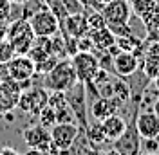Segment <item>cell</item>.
Wrapping results in <instances>:
<instances>
[{
    "label": "cell",
    "mask_w": 159,
    "mask_h": 155,
    "mask_svg": "<svg viewBox=\"0 0 159 155\" xmlns=\"http://www.w3.org/2000/svg\"><path fill=\"white\" fill-rule=\"evenodd\" d=\"M139 132L138 128H136V123H132V125H127V130L123 132V135L116 139L114 143H116V152L121 155H139Z\"/></svg>",
    "instance_id": "7c38bea8"
},
{
    "label": "cell",
    "mask_w": 159,
    "mask_h": 155,
    "mask_svg": "<svg viewBox=\"0 0 159 155\" xmlns=\"http://www.w3.org/2000/svg\"><path fill=\"white\" fill-rule=\"evenodd\" d=\"M63 29L70 38H81L89 33V22H87V15L85 13H74V15H67L65 20L61 22Z\"/></svg>",
    "instance_id": "5bb4252c"
},
{
    "label": "cell",
    "mask_w": 159,
    "mask_h": 155,
    "mask_svg": "<svg viewBox=\"0 0 159 155\" xmlns=\"http://www.w3.org/2000/svg\"><path fill=\"white\" fill-rule=\"evenodd\" d=\"M143 52L147 60H159V40H152Z\"/></svg>",
    "instance_id": "f1b7e54d"
},
{
    "label": "cell",
    "mask_w": 159,
    "mask_h": 155,
    "mask_svg": "<svg viewBox=\"0 0 159 155\" xmlns=\"http://www.w3.org/2000/svg\"><path fill=\"white\" fill-rule=\"evenodd\" d=\"M22 94V87L20 81L13 79V78H4L0 79V116L13 112L18 107V99Z\"/></svg>",
    "instance_id": "8992f818"
},
{
    "label": "cell",
    "mask_w": 159,
    "mask_h": 155,
    "mask_svg": "<svg viewBox=\"0 0 159 155\" xmlns=\"http://www.w3.org/2000/svg\"><path fill=\"white\" fill-rule=\"evenodd\" d=\"M74 121V112H70V105L56 110V123H72Z\"/></svg>",
    "instance_id": "4316f807"
},
{
    "label": "cell",
    "mask_w": 159,
    "mask_h": 155,
    "mask_svg": "<svg viewBox=\"0 0 159 155\" xmlns=\"http://www.w3.org/2000/svg\"><path fill=\"white\" fill-rule=\"evenodd\" d=\"M38 117H40V125H43L45 128H51V126L56 125V110L51 107V105L42 108V112L38 114Z\"/></svg>",
    "instance_id": "ffe728a7"
},
{
    "label": "cell",
    "mask_w": 159,
    "mask_h": 155,
    "mask_svg": "<svg viewBox=\"0 0 159 155\" xmlns=\"http://www.w3.org/2000/svg\"><path fill=\"white\" fill-rule=\"evenodd\" d=\"M139 67V58L134 52L121 51L119 54L112 56V70L119 76H132Z\"/></svg>",
    "instance_id": "4fadbf2b"
},
{
    "label": "cell",
    "mask_w": 159,
    "mask_h": 155,
    "mask_svg": "<svg viewBox=\"0 0 159 155\" xmlns=\"http://www.w3.org/2000/svg\"><path fill=\"white\" fill-rule=\"evenodd\" d=\"M103 16L107 20V25L112 24H129L132 15V6L129 0H110L103 6Z\"/></svg>",
    "instance_id": "30bf717a"
},
{
    "label": "cell",
    "mask_w": 159,
    "mask_h": 155,
    "mask_svg": "<svg viewBox=\"0 0 159 155\" xmlns=\"http://www.w3.org/2000/svg\"><path fill=\"white\" fill-rule=\"evenodd\" d=\"M87 36L92 42V47L99 51V52H107L114 43H116V34L105 25V27H99V29H89Z\"/></svg>",
    "instance_id": "2e32d148"
},
{
    "label": "cell",
    "mask_w": 159,
    "mask_h": 155,
    "mask_svg": "<svg viewBox=\"0 0 159 155\" xmlns=\"http://www.w3.org/2000/svg\"><path fill=\"white\" fill-rule=\"evenodd\" d=\"M6 36H7V24L6 22H0V42L6 40Z\"/></svg>",
    "instance_id": "836d02e7"
},
{
    "label": "cell",
    "mask_w": 159,
    "mask_h": 155,
    "mask_svg": "<svg viewBox=\"0 0 159 155\" xmlns=\"http://www.w3.org/2000/svg\"><path fill=\"white\" fill-rule=\"evenodd\" d=\"M157 4H159V0H130L132 13H134L141 22H145V20L154 13V9L157 7Z\"/></svg>",
    "instance_id": "ac0fdd59"
},
{
    "label": "cell",
    "mask_w": 159,
    "mask_h": 155,
    "mask_svg": "<svg viewBox=\"0 0 159 155\" xmlns=\"http://www.w3.org/2000/svg\"><path fill=\"white\" fill-rule=\"evenodd\" d=\"M114 34H116V38H121V36H129L132 34V29H130L129 24H112V25H107Z\"/></svg>",
    "instance_id": "83f0119b"
},
{
    "label": "cell",
    "mask_w": 159,
    "mask_h": 155,
    "mask_svg": "<svg viewBox=\"0 0 159 155\" xmlns=\"http://www.w3.org/2000/svg\"><path fill=\"white\" fill-rule=\"evenodd\" d=\"M0 155H16V152H13V150H4V152H0Z\"/></svg>",
    "instance_id": "8d00e7d4"
},
{
    "label": "cell",
    "mask_w": 159,
    "mask_h": 155,
    "mask_svg": "<svg viewBox=\"0 0 159 155\" xmlns=\"http://www.w3.org/2000/svg\"><path fill=\"white\" fill-rule=\"evenodd\" d=\"M154 85H156V88H157V92H159V74L154 78Z\"/></svg>",
    "instance_id": "74e56055"
},
{
    "label": "cell",
    "mask_w": 159,
    "mask_h": 155,
    "mask_svg": "<svg viewBox=\"0 0 159 155\" xmlns=\"http://www.w3.org/2000/svg\"><path fill=\"white\" fill-rule=\"evenodd\" d=\"M72 67L76 70V78L80 83L92 81L96 72L99 70V60L92 54V51H78L72 58Z\"/></svg>",
    "instance_id": "5b68a950"
},
{
    "label": "cell",
    "mask_w": 159,
    "mask_h": 155,
    "mask_svg": "<svg viewBox=\"0 0 159 155\" xmlns=\"http://www.w3.org/2000/svg\"><path fill=\"white\" fill-rule=\"evenodd\" d=\"M7 42H9L16 54H27L29 49L34 45L36 36L31 29V24L27 20H15L7 25Z\"/></svg>",
    "instance_id": "7a4b0ae2"
},
{
    "label": "cell",
    "mask_w": 159,
    "mask_h": 155,
    "mask_svg": "<svg viewBox=\"0 0 159 155\" xmlns=\"http://www.w3.org/2000/svg\"><path fill=\"white\" fill-rule=\"evenodd\" d=\"M145 152L147 153H159V139H145Z\"/></svg>",
    "instance_id": "4dcf8cb0"
},
{
    "label": "cell",
    "mask_w": 159,
    "mask_h": 155,
    "mask_svg": "<svg viewBox=\"0 0 159 155\" xmlns=\"http://www.w3.org/2000/svg\"><path fill=\"white\" fill-rule=\"evenodd\" d=\"M11 2H15V4H27L29 0H11Z\"/></svg>",
    "instance_id": "f35d334b"
},
{
    "label": "cell",
    "mask_w": 159,
    "mask_h": 155,
    "mask_svg": "<svg viewBox=\"0 0 159 155\" xmlns=\"http://www.w3.org/2000/svg\"><path fill=\"white\" fill-rule=\"evenodd\" d=\"M47 105H49V90L42 87H29L22 90L18 99V108L31 116H38L42 108Z\"/></svg>",
    "instance_id": "277c9868"
},
{
    "label": "cell",
    "mask_w": 159,
    "mask_h": 155,
    "mask_svg": "<svg viewBox=\"0 0 159 155\" xmlns=\"http://www.w3.org/2000/svg\"><path fill=\"white\" fill-rule=\"evenodd\" d=\"M101 123V128H103V134L107 137V141H116L119 137L123 135V132L127 130V123H125V119L119 116H110L107 119H103V121H99Z\"/></svg>",
    "instance_id": "e0dca14e"
},
{
    "label": "cell",
    "mask_w": 159,
    "mask_h": 155,
    "mask_svg": "<svg viewBox=\"0 0 159 155\" xmlns=\"http://www.w3.org/2000/svg\"><path fill=\"white\" fill-rule=\"evenodd\" d=\"M152 110H154V112L159 116V96L154 99V103H152Z\"/></svg>",
    "instance_id": "d590c367"
},
{
    "label": "cell",
    "mask_w": 159,
    "mask_h": 155,
    "mask_svg": "<svg viewBox=\"0 0 159 155\" xmlns=\"http://www.w3.org/2000/svg\"><path fill=\"white\" fill-rule=\"evenodd\" d=\"M143 70L148 79H154V78L159 74V60H147L143 61Z\"/></svg>",
    "instance_id": "d4e9b609"
},
{
    "label": "cell",
    "mask_w": 159,
    "mask_h": 155,
    "mask_svg": "<svg viewBox=\"0 0 159 155\" xmlns=\"http://www.w3.org/2000/svg\"><path fill=\"white\" fill-rule=\"evenodd\" d=\"M6 70H7V76L13 78V79L27 81L36 74V63L27 54H15L6 63Z\"/></svg>",
    "instance_id": "ba28073f"
},
{
    "label": "cell",
    "mask_w": 159,
    "mask_h": 155,
    "mask_svg": "<svg viewBox=\"0 0 159 155\" xmlns=\"http://www.w3.org/2000/svg\"><path fill=\"white\" fill-rule=\"evenodd\" d=\"M11 7H13L11 0H0V22H7L9 20Z\"/></svg>",
    "instance_id": "f546056e"
},
{
    "label": "cell",
    "mask_w": 159,
    "mask_h": 155,
    "mask_svg": "<svg viewBox=\"0 0 159 155\" xmlns=\"http://www.w3.org/2000/svg\"><path fill=\"white\" fill-rule=\"evenodd\" d=\"M24 141L27 143L29 148H38L43 153L47 155L51 152H58L52 146V139H51V132L43 125L29 126L24 130Z\"/></svg>",
    "instance_id": "9c48e42d"
},
{
    "label": "cell",
    "mask_w": 159,
    "mask_h": 155,
    "mask_svg": "<svg viewBox=\"0 0 159 155\" xmlns=\"http://www.w3.org/2000/svg\"><path fill=\"white\" fill-rule=\"evenodd\" d=\"M15 54H16V52H15L13 45L7 42V38L2 40V42H0V65H6Z\"/></svg>",
    "instance_id": "603a6c76"
},
{
    "label": "cell",
    "mask_w": 159,
    "mask_h": 155,
    "mask_svg": "<svg viewBox=\"0 0 159 155\" xmlns=\"http://www.w3.org/2000/svg\"><path fill=\"white\" fill-rule=\"evenodd\" d=\"M136 128L141 139H156L159 137V116L154 110H141L136 117Z\"/></svg>",
    "instance_id": "8fae6325"
},
{
    "label": "cell",
    "mask_w": 159,
    "mask_h": 155,
    "mask_svg": "<svg viewBox=\"0 0 159 155\" xmlns=\"http://www.w3.org/2000/svg\"><path fill=\"white\" fill-rule=\"evenodd\" d=\"M76 83H78V78L70 60H58V63L45 74V88L49 92L52 90L67 92L72 87H76Z\"/></svg>",
    "instance_id": "6da1fadb"
},
{
    "label": "cell",
    "mask_w": 159,
    "mask_h": 155,
    "mask_svg": "<svg viewBox=\"0 0 159 155\" xmlns=\"http://www.w3.org/2000/svg\"><path fill=\"white\" fill-rule=\"evenodd\" d=\"M31 29L34 33L36 38H43V36H54L60 29V18L54 15V11L49 7H42L38 9L33 16L29 18Z\"/></svg>",
    "instance_id": "3957f363"
},
{
    "label": "cell",
    "mask_w": 159,
    "mask_h": 155,
    "mask_svg": "<svg viewBox=\"0 0 159 155\" xmlns=\"http://www.w3.org/2000/svg\"><path fill=\"white\" fill-rule=\"evenodd\" d=\"M76 45H78V51H92V42H90V38L85 34V36H81V38L76 40Z\"/></svg>",
    "instance_id": "1f68e13d"
},
{
    "label": "cell",
    "mask_w": 159,
    "mask_h": 155,
    "mask_svg": "<svg viewBox=\"0 0 159 155\" xmlns=\"http://www.w3.org/2000/svg\"><path fill=\"white\" fill-rule=\"evenodd\" d=\"M78 126L76 123H56L54 126H51V139H52V146L58 152H65L70 146L76 143L78 139Z\"/></svg>",
    "instance_id": "52a82bcc"
},
{
    "label": "cell",
    "mask_w": 159,
    "mask_h": 155,
    "mask_svg": "<svg viewBox=\"0 0 159 155\" xmlns=\"http://www.w3.org/2000/svg\"><path fill=\"white\" fill-rule=\"evenodd\" d=\"M56 63H58V56L51 54V56H47L43 61L36 63V72H38V74H47V72H49L51 69L56 65Z\"/></svg>",
    "instance_id": "484cf974"
},
{
    "label": "cell",
    "mask_w": 159,
    "mask_h": 155,
    "mask_svg": "<svg viewBox=\"0 0 159 155\" xmlns=\"http://www.w3.org/2000/svg\"><path fill=\"white\" fill-rule=\"evenodd\" d=\"M87 22H89V29H99L107 25V20L101 11H90L87 15Z\"/></svg>",
    "instance_id": "7402d4cb"
},
{
    "label": "cell",
    "mask_w": 159,
    "mask_h": 155,
    "mask_svg": "<svg viewBox=\"0 0 159 155\" xmlns=\"http://www.w3.org/2000/svg\"><path fill=\"white\" fill-rule=\"evenodd\" d=\"M112 85H114V99L118 103H127L130 99V85L123 79H112Z\"/></svg>",
    "instance_id": "d6986e66"
},
{
    "label": "cell",
    "mask_w": 159,
    "mask_h": 155,
    "mask_svg": "<svg viewBox=\"0 0 159 155\" xmlns=\"http://www.w3.org/2000/svg\"><path fill=\"white\" fill-rule=\"evenodd\" d=\"M87 134H89V139L92 143H105L107 141V137L103 134V128H101V123H96V125H92L87 128Z\"/></svg>",
    "instance_id": "cb8c5ba5"
},
{
    "label": "cell",
    "mask_w": 159,
    "mask_h": 155,
    "mask_svg": "<svg viewBox=\"0 0 159 155\" xmlns=\"http://www.w3.org/2000/svg\"><path fill=\"white\" fill-rule=\"evenodd\" d=\"M49 105L54 108V110L69 107V97L65 96V92H61V90H52L49 94Z\"/></svg>",
    "instance_id": "44dd1931"
},
{
    "label": "cell",
    "mask_w": 159,
    "mask_h": 155,
    "mask_svg": "<svg viewBox=\"0 0 159 155\" xmlns=\"http://www.w3.org/2000/svg\"><path fill=\"white\" fill-rule=\"evenodd\" d=\"M121 107V103H118L114 97H103V96H98L92 105H90V114L96 121H103L107 117L114 116L118 112V108Z\"/></svg>",
    "instance_id": "9a60e30c"
},
{
    "label": "cell",
    "mask_w": 159,
    "mask_h": 155,
    "mask_svg": "<svg viewBox=\"0 0 159 155\" xmlns=\"http://www.w3.org/2000/svg\"><path fill=\"white\" fill-rule=\"evenodd\" d=\"M98 2H99V4H101V6H105V4H109L110 0H98Z\"/></svg>",
    "instance_id": "ab89813d"
},
{
    "label": "cell",
    "mask_w": 159,
    "mask_h": 155,
    "mask_svg": "<svg viewBox=\"0 0 159 155\" xmlns=\"http://www.w3.org/2000/svg\"><path fill=\"white\" fill-rule=\"evenodd\" d=\"M22 155H45L42 150H38V148H29L25 153H22Z\"/></svg>",
    "instance_id": "e575fe53"
},
{
    "label": "cell",
    "mask_w": 159,
    "mask_h": 155,
    "mask_svg": "<svg viewBox=\"0 0 159 155\" xmlns=\"http://www.w3.org/2000/svg\"><path fill=\"white\" fill-rule=\"evenodd\" d=\"M78 2L83 6V7H89V9H92V11H101L103 9V6L99 4L98 0H78Z\"/></svg>",
    "instance_id": "d6a6232c"
}]
</instances>
